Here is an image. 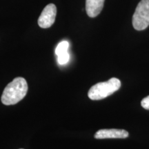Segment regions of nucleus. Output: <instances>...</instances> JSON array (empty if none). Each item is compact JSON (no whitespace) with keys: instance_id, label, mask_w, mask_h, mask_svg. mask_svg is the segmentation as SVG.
<instances>
[{"instance_id":"nucleus-1","label":"nucleus","mask_w":149,"mask_h":149,"mask_svg":"<svg viewBox=\"0 0 149 149\" xmlns=\"http://www.w3.org/2000/svg\"><path fill=\"white\" fill-rule=\"evenodd\" d=\"M28 89L27 81L23 77H16L6 86L1 95V102L6 106L14 105L25 97Z\"/></svg>"},{"instance_id":"nucleus-2","label":"nucleus","mask_w":149,"mask_h":149,"mask_svg":"<svg viewBox=\"0 0 149 149\" xmlns=\"http://www.w3.org/2000/svg\"><path fill=\"white\" fill-rule=\"evenodd\" d=\"M121 81L113 77L109 81L96 84L88 91V96L92 100H101L107 97L120 88Z\"/></svg>"},{"instance_id":"nucleus-3","label":"nucleus","mask_w":149,"mask_h":149,"mask_svg":"<svg viewBox=\"0 0 149 149\" xmlns=\"http://www.w3.org/2000/svg\"><path fill=\"white\" fill-rule=\"evenodd\" d=\"M133 26L137 31H143L149 26V0H141L133 16Z\"/></svg>"},{"instance_id":"nucleus-4","label":"nucleus","mask_w":149,"mask_h":149,"mask_svg":"<svg viewBox=\"0 0 149 149\" xmlns=\"http://www.w3.org/2000/svg\"><path fill=\"white\" fill-rule=\"evenodd\" d=\"M57 15V7L53 3L48 4L42 10L38 19V25L42 29H48L53 26Z\"/></svg>"},{"instance_id":"nucleus-5","label":"nucleus","mask_w":149,"mask_h":149,"mask_svg":"<svg viewBox=\"0 0 149 149\" xmlns=\"http://www.w3.org/2000/svg\"><path fill=\"white\" fill-rule=\"evenodd\" d=\"M128 137V133L123 129H102L95 134V139H124Z\"/></svg>"},{"instance_id":"nucleus-6","label":"nucleus","mask_w":149,"mask_h":149,"mask_svg":"<svg viewBox=\"0 0 149 149\" xmlns=\"http://www.w3.org/2000/svg\"><path fill=\"white\" fill-rule=\"evenodd\" d=\"M105 0H86V11L88 17L94 18L102 10Z\"/></svg>"},{"instance_id":"nucleus-7","label":"nucleus","mask_w":149,"mask_h":149,"mask_svg":"<svg viewBox=\"0 0 149 149\" xmlns=\"http://www.w3.org/2000/svg\"><path fill=\"white\" fill-rule=\"evenodd\" d=\"M68 47H69V43L67 41H62L57 45L55 49V54L57 56L62 55L68 52Z\"/></svg>"},{"instance_id":"nucleus-8","label":"nucleus","mask_w":149,"mask_h":149,"mask_svg":"<svg viewBox=\"0 0 149 149\" xmlns=\"http://www.w3.org/2000/svg\"><path fill=\"white\" fill-rule=\"evenodd\" d=\"M69 59H70V55L69 53H68V52H67L66 53L62 54V55L57 56V61H58V63L60 65L66 64V63L68 62Z\"/></svg>"},{"instance_id":"nucleus-9","label":"nucleus","mask_w":149,"mask_h":149,"mask_svg":"<svg viewBox=\"0 0 149 149\" xmlns=\"http://www.w3.org/2000/svg\"><path fill=\"white\" fill-rule=\"evenodd\" d=\"M141 105L144 109L146 110H149V95L147 96L141 100Z\"/></svg>"},{"instance_id":"nucleus-10","label":"nucleus","mask_w":149,"mask_h":149,"mask_svg":"<svg viewBox=\"0 0 149 149\" xmlns=\"http://www.w3.org/2000/svg\"></svg>"}]
</instances>
